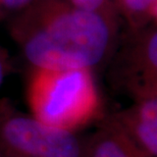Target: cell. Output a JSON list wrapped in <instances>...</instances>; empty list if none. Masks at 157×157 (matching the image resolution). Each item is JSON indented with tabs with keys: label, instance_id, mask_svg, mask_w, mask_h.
<instances>
[{
	"label": "cell",
	"instance_id": "obj_4",
	"mask_svg": "<svg viewBox=\"0 0 157 157\" xmlns=\"http://www.w3.org/2000/svg\"><path fill=\"white\" fill-rule=\"evenodd\" d=\"M130 33L117 51L109 71L110 84L138 99L157 95L156 24Z\"/></svg>",
	"mask_w": 157,
	"mask_h": 157
},
{
	"label": "cell",
	"instance_id": "obj_10",
	"mask_svg": "<svg viewBox=\"0 0 157 157\" xmlns=\"http://www.w3.org/2000/svg\"><path fill=\"white\" fill-rule=\"evenodd\" d=\"M9 71H10V64H9L7 53L0 47V86L2 85Z\"/></svg>",
	"mask_w": 157,
	"mask_h": 157
},
{
	"label": "cell",
	"instance_id": "obj_1",
	"mask_svg": "<svg viewBox=\"0 0 157 157\" xmlns=\"http://www.w3.org/2000/svg\"><path fill=\"white\" fill-rule=\"evenodd\" d=\"M119 21L117 14L83 10L67 0H35L9 27L35 70L91 71L112 56Z\"/></svg>",
	"mask_w": 157,
	"mask_h": 157
},
{
	"label": "cell",
	"instance_id": "obj_11",
	"mask_svg": "<svg viewBox=\"0 0 157 157\" xmlns=\"http://www.w3.org/2000/svg\"><path fill=\"white\" fill-rule=\"evenodd\" d=\"M0 157H2V156H1V155H0Z\"/></svg>",
	"mask_w": 157,
	"mask_h": 157
},
{
	"label": "cell",
	"instance_id": "obj_9",
	"mask_svg": "<svg viewBox=\"0 0 157 157\" xmlns=\"http://www.w3.org/2000/svg\"><path fill=\"white\" fill-rule=\"evenodd\" d=\"M35 0H0V21L25 10Z\"/></svg>",
	"mask_w": 157,
	"mask_h": 157
},
{
	"label": "cell",
	"instance_id": "obj_7",
	"mask_svg": "<svg viewBox=\"0 0 157 157\" xmlns=\"http://www.w3.org/2000/svg\"><path fill=\"white\" fill-rule=\"evenodd\" d=\"M117 11L128 32H137L156 24L157 0H117Z\"/></svg>",
	"mask_w": 157,
	"mask_h": 157
},
{
	"label": "cell",
	"instance_id": "obj_2",
	"mask_svg": "<svg viewBox=\"0 0 157 157\" xmlns=\"http://www.w3.org/2000/svg\"><path fill=\"white\" fill-rule=\"evenodd\" d=\"M33 117L73 131L86 124L98 110V95L89 70H36L30 82Z\"/></svg>",
	"mask_w": 157,
	"mask_h": 157
},
{
	"label": "cell",
	"instance_id": "obj_8",
	"mask_svg": "<svg viewBox=\"0 0 157 157\" xmlns=\"http://www.w3.org/2000/svg\"><path fill=\"white\" fill-rule=\"evenodd\" d=\"M67 1L75 7L83 10L117 14V0H67Z\"/></svg>",
	"mask_w": 157,
	"mask_h": 157
},
{
	"label": "cell",
	"instance_id": "obj_6",
	"mask_svg": "<svg viewBox=\"0 0 157 157\" xmlns=\"http://www.w3.org/2000/svg\"><path fill=\"white\" fill-rule=\"evenodd\" d=\"M87 157H146L115 128L103 121L87 143Z\"/></svg>",
	"mask_w": 157,
	"mask_h": 157
},
{
	"label": "cell",
	"instance_id": "obj_5",
	"mask_svg": "<svg viewBox=\"0 0 157 157\" xmlns=\"http://www.w3.org/2000/svg\"><path fill=\"white\" fill-rule=\"evenodd\" d=\"M134 104L104 121L146 157L157 156V95L135 99Z\"/></svg>",
	"mask_w": 157,
	"mask_h": 157
},
{
	"label": "cell",
	"instance_id": "obj_3",
	"mask_svg": "<svg viewBox=\"0 0 157 157\" xmlns=\"http://www.w3.org/2000/svg\"><path fill=\"white\" fill-rule=\"evenodd\" d=\"M2 157H87V143L73 131L45 124L4 103L0 105Z\"/></svg>",
	"mask_w": 157,
	"mask_h": 157
}]
</instances>
